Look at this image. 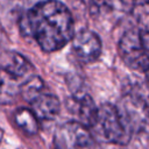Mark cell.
I'll list each match as a JSON object with an SVG mask.
<instances>
[{"label": "cell", "mask_w": 149, "mask_h": 149, "mask_svg": "<svg viewBox=\"0 0 149 149\" xmlns=\"http://www.w3.org/2000/svg\"><path fill=\"white\" fill-rule=\"evenodd\" d=\"M2 136H3V132H2V129L0 128V142H1V140H2Z\"/></svg>", "instance_id": "obj_15"}, {"label": "cell", "mask_w": 149, "mask_h": 149, "mask_svg": "<svg viewBox=\"0 0 149 149\" xmlns=\"http://www.w3.org/2000/svg\"><path fill=\"white\" fill-rule=\"evenodd\" d=\"M119 116L130 139L149 133V106L146 100L136 94L123 95L115 105Z\"/></svg>", "instance_id": "obj_3"}, {"label": "cell", "mask_w": 149, "mask_h": 149, "mask_svg": "<svg viewBox=\"0 0 149 149\" xmlns=\"http://www.w3.org/2000/svg\"><path fill=\"white\" fill-rule=\"evenodd\" d=\"M90 13L92 16L105 15L112 10V5L109 0H88Z\"/></svg>", "instance_id": "obj_13"}, {"label": "cell", "mask_w": 149, "mask_h": 149, "mask_svg": "<svg viewBox=\"0 0 149 149\" xmlns=\"http://www.w3.org/2000/svg\"><path fill=\"white\" fill-rule=\"evenodd\" d=\"M140 28L149 31V0H120Z\"/></svg>", "instance_id": "obj_11"}, {"label": "cell", "mask_w": 149, "mask_h": 149, "mask_svg": "<svg viewBox=\"0 0 149 149\" xmlns=\"http://www.w3.org/2000/svg\"><path fill=\"white\" fill-rule=\"evenodd\" d=\"M119 54L128 68L144 72L149 66V31L141 28L126 30L119 41Z\"/></svg>", "instance_id": "obj_2"}, {"label": "cell", "mask_w": 149, "mask_h": 149, "mask_svg": "<svg viewBox=\"0 0 149 149\" xmlns=\"http://www.w3.org/2000/svg\"><path fill=\"white\" fill-rule=\"evenodd\" d=\"M57 149H93L94 140L90 129L78 121H68L56 132Z\"/></svg>", "instance_id": "obj_5"}, {"label": "cell", "mask_w": 149, "mask_h": 149, "mask_svg": "<svg viewBox=\"0 0 149 149\" xmlns=\"http://www.w3.org/2000/svg\"><path fill=\"white\" fill-rule=\"evenodd\" d=\"M0 68L20 80H22L23 78L27 79L28 77H30L31 74L29 73L33 71V66L29 63V61L15 51L5 52L1 56Z\"/></svg>", "instance_id": "obj_9"}, {"label": "cell", "mask_w": 149, "mask_h": 149, "mask_svg": "<svg viewBox=\"0 0 149 149\" xmlns=\"http://www.w3.org/2000/svg\"><path fill=\"white\" fill-rule=\"evenodd\" d=\"M71 111L77 115L78 122L91 128L95 121L98 107L88 94L76 93L71 99Z\"/></svg>", "instance_id": "obj_8"}, {"label": "cell", "mask_w": 149, "mask_h": 149, "mask_svg": "<svg viewBox=\"0 0 149 149\" xmlns=\"http://www.w3.org/2000/svg\"><path fill=\"white\" fill-rule=\"evenodd\" d=\"M22 83L0 68V105L12 104L20 94Z\"/></svg>", "instance_id": "obj_10"}, {"label": "cell", "mask_w": 149, "mask_h": 149, "mask_svg": "<svg viewBox=\"0 0 149 149\" xmlns=\"http://www.w3.org/2000/svg\"><path fill=\"white\" fill-rule=\"evenodd\" d=\"M19 27L23 36L31 37L45 52L62 49L74 35L72 14L58 0L34 5L21 16Z\"/></svg>", "instance_id": "obj_1"}, {"label": "cell", "mask_w": 149, "mask_h": 149, "mask_svg": "<svg viewBox=\"0 0 149 149\" xmlns=\"http://www.w3.org/2000/svg\"><path fill=\"white\" fill-rule=\"evenodd\" d=\"M144 72H146V76H147V80H148V83H149V66L147 68V70H146Z\"/></svg>", "instance_id": "obj_14"}, {"label": "cell", "mask_w": 149, "mask_h": 149, "mask_svg": "<svg viewBox=\"0 0 149 149\" xmlns=\"http://www.w3.org/2000/svg\"><path fill=\"white\" fill-rule=\"evenodd\" d=\"M94 133L106 142L125 146L130 141V136L123 127L116 107L112 104H104L98 107L97 118L91 127Z\"/></svg>", "instance_id": "obj_4"}, {"label": "cell", "mask_w": 149, "mask_h": 149, "mask_svg": "<svg viewBox=\"0 0 149 149\" xmlns=\"http://www.w3.org/2000/svg\"><path fill=\"white\" fill-rule=\"evenodd\" d=\"M14 121L28 135H35L38 132V119L29 108H19L14 113Z\"/></svg>", "instance_id": "obj_12"}, {"label": "cell", "mask_w": 149, "mask_h": 149, "mask_svg": "<svg viewBox=\"0 0 149 149\" xmlns=\"http://www.w3.org/2000/svg\"><path fill=\"white\" fill-rule=\"evenodd\" d=\"M31 111L38 120H52L61 111V102L55 94L41 91L30 101Z\"/></svg>", "instance_id": "obj_7"}, {"label": "cell", "mask_w": 149, "mask_h": 149, "mask_svg": "<svg viewBox=\"0 0 149 149\" xmlns=\"http://www.w3.org/2000/svg\"><path fill=\"white\" fill-rule=\"evenodd\" d=\"M72 50L81 62L92 63L99 58L102 44L94 31L81 29L72 37Z\"/></svg>", "instance_id": "obj_6"}]
</instances>
